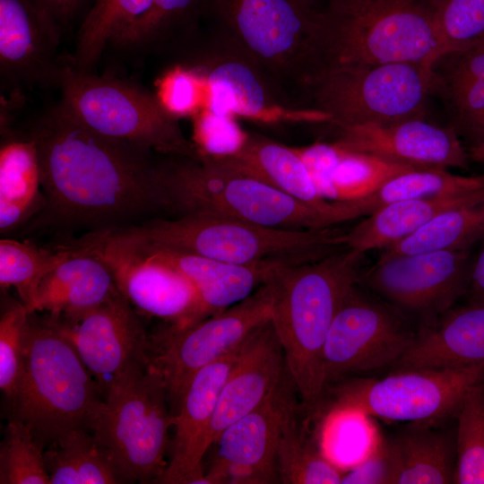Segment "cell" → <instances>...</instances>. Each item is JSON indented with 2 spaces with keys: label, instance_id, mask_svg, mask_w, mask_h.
<instances>
[{
  "label": "cell",
  "instance_id": "6da1fadb",
  "mask_svg": "<svg viewBox=\"0 0 484 484\" xmlns=\"http://www.w3.org/2000/svg\"><path fill=\"white\" fill-rule=\"evenodd\" d=\"M22 130L37 148L45 199L22 227L27 233L66 237L168 217L158 177L160 153L93 131L59 102Z\"/></svg>",
  "mask_w": 484,
  "mask_h": 484
},
{
  "label": "cell",
  "instance_id": "7a4b0ae2",
  "mask_svg": "<svg viewBox=\"0 0 484 484\" xmlns=\"http://www.w3.org/2000/svg\"><path fill=\"white\" fill-rule=\"evenodd\" d=\"M365 252L347 247L324 258L279 267L269 279L272 323L304 409L319 408L324 393L322 357L341 305L359 281Z\"/></svg>",
  "mask_w": 484,
  "mask_h": 484
},
{
  "label": "cell",
  "instance_id": "3957f363",
  "mask_svg": "<svg viewBox=\"0 0 484 484\" xmlns=\"http://www.w3.org/2000/svg\"><path fill=\"white\" fill-rule=\"evenodd\" d=\"M168 218L211 215L284 229H317L336 216L299 201L219 160L159 154Z\"/></svg>",
  "mask_w": 484,
  "mask_h": 484
},
{
  "label": "cell",
  "instance_id": "277c9868",
  "mask_svg": "<svg viewBox=\"0 0 484 484\" xmlns=\"http://www.w3.org/2000/svg\"><path fill=\"white\" fill-rule=\"evenodd\" d=\"M441 57L428 0H329L321 11L310 73L350 64L434 66Z\"/></svg>",
  "mask_w": 484,
  "mask_h": 484
},
{
  "label": "cell",
  "instance_id": "5b68a950",
  "mask_svg": "<svg viewBox=\"0 0 484 484\" xmlns=\"http://www.w3.org/2000/svg\"><path fill=\"white\" fill-rule=\"evenodd\" d=\"M30 312L22 375L12 418L30 426L44 449L74 428H87L103 401L74 347L48 314Z\"/></svg>",
  "mask_w": 484,
  "mask_h": 484
},
{
  "label": "cell",
  "instance_id": "8992f818",
  "mask_svg": "<svg viewBox=\"0 0 484 484\" xmlns=\"http://www.w3.org/2000/svg\"><path fill=\"white\" fill-rule=\"evenodd\" d=\"M151 245L235 264H302L348 247L347 230L273 229L211 215L154 218L124 228Z\"/></svg>",
  "mask_w": 484,
  "mask_h": 484
},
{
  "label": "cell",
  "instance_id": "52a82bcc",
  "mask_svg": "<svg viewBox=\"0 0 484 484\" xmlns=\"http://www.w3.org/2000/svg\"><path fill=\"white\" fill-rule=\"evenodd\" d=\"M317 0H209L213 34L250 59L282 93L312 69Z\"/></svg>",
  "mask_w": 484,
  "mask_h": 484
},
{
  "label": "cell",
  "instance_id": "ba28073f",
  "mask_svg": "<svg viewBox=\"0 0 484 484\" xmlns=\"http://www.w3.org/2000/svg\"><path fill=\"white\" fill-rule=\"evenodd\" d=\"M308 108L328 123L359 125L424 118L435 90L434 66L424 63L350 64L320 67L300 87Z\"/></svg>",
  "mask_w": 484,
  "mask_h": 484
},
{
  "label": "cell",
  "instance_id": "9c48e42d",
  "mask_svg": "<svg viewBox=\"0 0 484 484\" xmlns=\"http://www.w3.org/2000/svg\"><path fill=\"white\" fill-rule=\"evenodd\" d=\"M58 101L93 131L130 142L160 154L199 158L177 121L156 94L138 85L92 72L75 70L69 61L58 82Z\"/></svg>",
  "mask_w": 484,
  "mask_h": 484
},
{
  "label": "cell",
  "instance_id": "30bf717a",
  "mask_svg": "<svg viewBox=\"0 0 484 484\" xmlns=\"http://www.w3.org/2000/svg\"><path fill=\"white\" fill-rule=\"evenodd\" d=\"M171 425L162 375L151 365L99 404L88 429L125 483H156L168 465Z\"/></svg>",
  "mask_w": 484,
  "mask_h": 484
},
{
  "label": "cell",
  "instance_id": "8fae6325",
  "mask_svg": "<svg viewBox=\"0 0 484 484\" xmlns=\"http://www.w3.org/2000/svg\"><path fill=\"white\" fill-rule=\"evenodd\" d=\"M484 380V362L460 367L393 370L380 377L348 378L326 388L322 402L348 412L403 422H438L455 415ZM320 404V406H321Z\"/></svg>",
  "mask_w": 484,
  "mask_h": 484
},
{
  "label": "cell",
  "instance_id": "7c38bea8",
  "mask_svg": "<svg viewBox=\"0 0 484 484\" xmlns=\"http://www.w3.org/2000/svg\"><path fill=\"white\" fill-rule=\"evenodd\" d=\"M98 257L133 307L184 329L208 317L190 281L164 262L141 237L125 229L86 232L63 241Z\"/></svg>",
  "mask_w": 484,
  "mask_h": 484
},
{
  "label": "cell",
  "instance_id": "4fadbf2b",
  "mask_svg": "<svg viewBox=\"0 0 484 484\" xmlns=\"http://www.w3.org/2000/svg\"><path fill=\"white\" fill-rule=\"evenodd\" d=\"M207 90L213 111L264 125H324L330 115L293 104L246 56L212 34L179 57Z\"/></svg>",
  "mask_w": 484,
  "mask_h": 484
},
{
  "label": "cell",
  "instance_id": "5bb4252c",
  "mask_svg": "<svg viewBox=\"0 0 484 484\" xmlns=\"http://www.w3.org/2000/svg\"><path fill=\"white\" fill-rule=\"evenodd\" d=\"M419 330L396 308L359 288L358 282L346 295L324 342V391L340 381L393 367L412 347Z\"/></svg>",
  "mask_w": 484,
  "mask_h": 484
},
{
  "label": "cell",
  "instance_id": "9a60e30c",
  "mask_svg": "<svg viewBox=\"0 0 484 484\" xmlns=\"http://www.w3.org/2000/svg\"><path fill=\"white\" fill-rule=\"evenodd\" d=\"M269 281L242 301L184 328L166 326L151 337V365L162 375L171 415L195 374L239 347L272 319Z\"/></svg>",
  "mask_w": 484,
  "mask_h": 484
},
{
  "label": "cell",
  "instance_id": "2e32d148",
  "mask_svg": "<svg viewBox=\"0 0 484 484\" xmlns=\"http://www.w3.org/2000/svg\"><path fill=\"white\" fill-rule=\"evenodd\" d=\"M471 249L402 255L361 272L359 283L420 326L436 321L467 290Z\"/></svg>",
  "mask_w": 484,
  "mask_h": 484
},
{
  "label": "cell",
  "instance_id": "e0dca14e",
  "mask_svg": "<svg viewBox=\"0 0 484 484\" xmlns=\"http://www.w3.org/2000/svg\"><path fill=\"white\" fill-rule=\"evenodd\" d=\"M54 320L74 347L103 400L151 365V337L120 291L76 321Z\"/></svg>",
  "mask_w": 484,
  "mask_h": 484
},
{
  "label": "cell",
  "instance_id": "ac0fdd59",
  "mask_svg": "<svg viewBox=\"0 0 484 484\" xmlns=\"http://www.w3.org/2000/svg\"><path fill=\"white\" fill-rule=\"evenodd\" d=\"M63 35L36 0H0L2 108L17 107L27 91L57 88L68 56Z\"/></svg>",
  "mask_w": 484,
  "mask_h": 484
},
{
  "label": "cell",
  "instance_id": "d6986e66",
  "mask_svg": "<svg viewBox=\"0 0 484 484\" xmlns=\"http://www.w3.org/2000/svg\"><path fill=\"white\" fill-rule=\"evenodd\" d=\"M322 125L327 126L331 142L346 150L418 169H469L470 167L467 149L453 125L443 127L424 118Z\"/></svg>",
  "mask_w": 484,
  "mask_h": 484
},
{
  "label": "cell",
  "instance_id": "ffe728a7",
  "mask_svg": "<svg viewBox=\"0 0 484 484\" xmlns=\"http://www.w3.org/2000/svg\"><path fill=\"white\" fill-rule=\"evenodd\" d=\"M241 345L192 378L172 416L170 459L156 483L203 484V459L212 446L211 428L218 398Z\"/></svg>",
  "mask_w": 484,
  "mask_h": 484
},
{
  "label": "cell",
  "instance_id": "44dd1931",
  "mask_svg": "<svg viewBox=\"0 0 484 484\" xmlns=\"http://www.w3.org/2000/svg\"><path fill=\"white\" fill-rule=\"evenodd\" d=\"M287 372L283 350L270 320L255 329L239 349L218 398L212 445L229 425L259 406Z\"/></svg>",
  "mask_w": 484,
  "mask_h": 484
},
{
  "label": "cell",
  "instance_id": "7402d4cb",
  "mask_svg": "<svg viewBox=\"0 0 484 484\" xmlns=\"http://www.w3.org/2000/svg\"><path fill=\"white\" fill-rule=\"evenodd\" d=\"M70 255L40 281L30 312L73 322L119 291L108 266L95 255L61 242Z\"/></svg>",
  "mask_w": 484,
  "mask_h": 484
},
{
  "label": "cell",
  "instance_id": "603a6c76",
  "mask_svg": "<svg viewBox=\"0 0 484 484\" xmlns=\"http://www.w3.org/2000/svg\"><path fill=\"white\" fill-rule=\"evenodd\" d=\"M209 158V157H208ZM255 177L287 194L332 213L340 223L354 220L347 202L328 201L319 193L311 173L297 151L258 134H249L233 154L212 158Z\"/></svg>",
  "mask_w": 484,
  "mask_h": 484
},
{
  "label": "cell",
  "instance_id": "cb8c5ba5",
  "mask_svg": "<svg viewBox=\"0 0 484 484\" xmlns=\"http://www.w3.org/2000/svg\"><path fill=\"white\" fill-rule=\"evenodd\" d=\"M483 362L484 304H466L420 326L416 341L393 370L460 367Z\"/></svg>",
  "mask_w": 484,
  "mask_h": 484
},
{
  "label": "cell",
  "instance_id": "d4e9b609",
  "mask_svg": "<svg viewBox=\"0 0 484 484\" xmlns=\"http://www.w3.org/2000/svg\"><path fill=\"white\" fill-rule=\"evenodd\" d=\"M313 180L328 201H353L376 190L389 178L413 169L374 155L346 150L333 142L297 148Z\"/></svg>",
  "mask_w": 484,
  "mask_h": 484
},
{
  "label": "cell",
  "instance_id": "484cf974",
  "mask_svg": "<svg viewBox=\"0 0 484 484\" xmlns=\"http://www.w3.org/2000/svg\"><path fill=\"white\" fill-rule=\"evenodd\" d=\"M297 392L286 373L275 390L255 410L229 425L212 445L213 458L262 470L278 479L276 451L282 420Z\"/></svg>",
  "mask_w": 484,
  "mask_h": 484
},
{
  "label": "cell",
  "instance_id": "4316f807",
  "mask_svg": "<svg viewBox=\"0 0 484 484\" xmlns=\"http://www.w3.org/2000/svg\"><path fill=\"white\" fill-rule=\"evenodd\" d=\"M147 243L160 258L190 281L197 290L208 316L246 298L267 282L279 267L291 264L265 261L253 264H235L160 248Z\"/></svg>",
  "mask_w": 484,
  "mask_h": 484
},
{
  "label": "cell",
  "instance_id": "83f0119b",
  "mask_svg": "<svg viewBox=\"0 0 484 484\" xmlns=\"http://www.w3.org/2000/svg\"><path fill=\"white\" fill-rule=\"evenodd\" d=\"M1 121L0 232L22 228L44 207L37 148L22 129Z\"/></svg>",
  "mask_w": 484,
  "mask_h": 484
},
{
  "label": "cell",
  "instance_id": "f1b7e54d",
  "mask_svg": "<svg viewBox=\"0 0 484 484\" xmlns=\"http://www.w3.org/2000/svg\"><path fill=\"white\" fill-rule=\"evenodd\" d=\"M209 0H152L149 11L109 46L136 56H180L200 39L199 25Z\"/></svg>",
  "mask_w": 484,
  "mask_h": 484
},
{
  "label": "cell",
  "instance_id": "f546056e",
  "mask_svg": "<svg viewBox=\"0 0 484 484\" xmlns=\"http://www.w3.org/2000/svg\"><path fill=\"white\" fill-rule=\"evenodd\" d=\"M484 200V188L466 194L394 202L366 216L347 231L348 247L362 252L383 249L453 208Z\"/></svg>",
  "mask_w": 484,
  "mask_h": 484
},
{
  "label": "cell",
  "instance_id": "4dcf8cb0",
  "mask_svg": "<svg viewBox=\"0 0 484 484\" xmlns=\"http://www.w3.org/2000/svg\"><path fill=\"white\" fill-rule=\"evenodd\" d=\"M434 72V92L443 97L453 126L473 139L484 113V37L442 56Z\"/></svg>",
  "mask_w": 484,
  "mask_h": 484
},
{
  "label": "cell",
  "instance_id": "1f68e13d",
  "mask_svg": "<svg viewBox=\"0 0 484 484\" xmlns=\"http://www.w3.org/2000/svg\"><path fill=\"white\" fill-rule=\"evenodd\" d=\"M415 422L391 437L398 462L396 484L454 483L455 433Z\"/></svg>",
  "mask_w": 484,
  "mask_h": 484
},
{
  "label": "cell",
  "instance_id": "d6a6232c",
  "mask_svg": "<svg viewBox=\"0 0 484 484\" xmlns=\"http://www.w3.org/2000/svg\"><path fill=\"white\" fill-rule=\"evenodd\" d=\"M44 461L49 484L125 483L87 428L72 429L51 442Z\"/></svg>",
  "mask_w": 484,
  "mask_h": 484
},
{
  "label": "cell",
  "instance_id": "836d02e7",
  "mask_svg": "<svg viewBox=\"0 0 484 484\" xmlns=\"http://www.w3.org/2000/svg\"><path fill=\"white\" fill-rule=\"evenodd\" d=\"M484 238V200L445 211L403 239L381 249L377 259L437 250H464Z\"/></svg>",
  "mask_w": 484,
  "mask_h": 484
},
{
  "label": "cell",
  "instance_id": "e575fe53",
  "mask_svg": "<svg viewBox=\"0 0 484 484\" xmlns=\"http://www.w3.org/2000/svg\"><path fill=\"white\" fill-rule=\"evenodd\" d=\"M152 0H95L79 24L74 50L69 56L73 67L92 72L111 42L150 9Z\"/></svg>",
  "mask_w": 484,
  "mask_h": 484
},
{
  "label": "cell",
  "instance_id": "d590c367",
  "mask_svg": "<svg viewBox=\"0 0 484 484\" xmlns=\"http://www.w3.org/2000/svg\"><path fill=\"white\" fill-rule=\"evenodd\" d=\"M481 188L484 174L467 177L445 169H419L398 174L368 195L348 202L357 219L398 201L466 194Z\"/></svg>",
  "mask_w": 484,
  "mask_h": 484
},
{
  "label": "cell",
  "instance_id": "8d00e7d4",
  "mask_svg": "<svg viewBox=\"0 0 484 484\" xmlns=\"http://www.w3.org/2000/svg\"><path fill=\"white\" fill-rule=\"evenodd\" d=\"M293 399L285 412L276 451L280 483L340 484L343 473L307 436Z\"/></svg>",
  "mask_w": 484,
  "mask_h": 484
},
{
  "label": "cell",
  "instance_id": "74e56055",
  "mask_svg": "<svg viewBox=\"0 0 484 484\" xmlns=\"http://www.w3.org/2000/svg\"><path fill=\"white\" fill-rule=\"evenodd\" d=\"M70 255L59 243L41 247L30 240L3 238L0 240V287H13L20 300L30 310L41 280Z\"/></svg>",
  "mask_w": 484,
  "mask_h": 484
},
{
  "label": "cell",
  "instance_id": "f35d334b",
  "mask_svg": "<svg viewBox=\"0 0 484 484\" xmlns=\"http://www.w3.org/2000/svg\"><path fill=\"white\" fill-rule=\"evenodd\" d=\"M455 415L454 483L484 484V380L467 393Z\"/></svg>",
  "mask_w": 484,
  "mask_h": 484
},
{
  "label": "cell",
  "instance_id": "ab89813d",
  "mask_svg": "<svg viewBox=\"0 0 484 484\" xmlns=\"http://www.w3.org/2000/svg\"><path fill=\"white\" fill-rule=\"evenodd\" d=\"M1 484H49L44 447L29 425L12 418L0 445Z\"/></svg>",
  "mask_w": 484,
  "mask_h": 484
},
{
  "label": "cell",
  "instance_id": "60d3db41",
  "mask_svg": "<svg viewBox=\"0 0 484 484\" xmlns=\"http://www.w3.org/2000/svg\"><path fill=\"white\" fill-rule=\"evenodd\" d=\"M442 56L484 37V0H428Z\"/></svg>",
  "mask_w": 484,
  "mask_h": 484
},
{
  "label": "cell",
  "instance_id": "b9f144b4",
  "mask_svg": "<svg viewBox=\"0 0 484 484\" xmlns=\"http://www.w3.org/2000/svg\"><path fill=\"white\" fill-rule=\"evenodd\" d=\"M30 312L23 303L9 299L0 316V388L11 401L20 383L25 355Z\"/></svg>",
  "mask_w": 484,
  "mask_h": 484
},
{
  "label": "cell",
  "instance_id": "7bdbcfd3",
  "mask_svg": "<svg viewBox=\"0 0 484 484\" xmlns=\"http://www.w3.org/2000/svg\"><path fill=\"white\" fill-rule=\"evenodd\" d=\"M194 117V140L200 156L223 158L236 152L248 134L233 116L202 108Z\"/></svg>",
  "mask_w": 484,
  "mask_h": 484
},
{
  "label": "cell",
  "instance_id": "ee69618b",
  "mask_svg": "<svg viewBox=\"0 0 484 484\" xmlns=\"http://www.w3.org/2000/svg\"><path fill=\"white\" fill-rule=\"evenodd\" d=\"M202 87L195 73L181 65L163 74L155 94L167 111L178 119L194 117L201 110Z\"/></svg>",
  "mask_w": 484,
  "mask_h": 484
},
{
  "label": "cell",
  "instance_id": "f6af8a7d",
  "mask_svg": "<svg viewBox=\"0 0 484 484\" xmlns=\"http://www.w3.org/2000/svg\"><path fill=\"white\" fill-rule=\"evenodd\" d=\"M397 457L389 439L380 441L356 467L343 473L341 484H396Z\"/></svg>",
  "mask_w": 484,
  "mask_h": 484
},
{
  "label": "cell",
  "instance_id": "bcb514c9",
  "mask_svg": "<svg viewBox=\"0 0 484 484\" xmlns=\"http://www.w3.org/2000/svg\"><path fill=\"white\" fill-rule=\"evenodd\" d=\"M279 483L274 476L257 468L213 458L203 484H272Z\"/></svg>",
  "mask_w": 484,
  "mask_h": 484
},
{
  "label": "cell",
  "instance_id": "7dc6e473",
  "mask_svg": "<svg viewBox=\"0 0 484 484\" xmlns=\"http://www.w3.org/2000/svg\"><path fill=\"white\" fill-rule=\"evenodd\" d=\"M95 0H36L60 30L63 37L79 26Z\"/></svg>",
  "mask_w": 484,
  "mask_h": 484
},
{
  "label": "cell",
  "instance_id": "c3c4849f",
  "mask_svg": "<svg viewBox=\"0 0 484 484\" xmlns=\"http://www.w3.org/2000/svg\"><path fill=\"white\" fill-rule=\"evenodd\" d=\"M475 256H471L466 304H484V238Z\"/></svg>",
  "mask_w": 484,
  "mask_h": 484
},
{
  "label": "cell",
  "instance_id": "681fc988",
  "mask_svg": "<svg viewBox=\"0 0 484 484\" xmlns=\"http://www.w3.org/2000/svg\"><path fill=\"white\" fill-rule=\"evenodd\" d=\"M471 161L479 162L484 165V134L471 143L467 149Z\"/></svg>",
  "mask_w": 484,
  "mask_h": 484
},
{
  "label": "cell",
  "instance_id": "f907efd6",
  "mask_svg": "<svg viewBox=\"0 0 484 484\" xmlns=\"http://www.w3.org/2000/svg\"><path fill=\"white\" fill-rule=\"evenodd\" d=\"M483 134H484V113L482 117H480L475 136L473 140L471 141V143L477 140L478 138H480Z\"/></svg>",
  "mask_w": 484,
  "mask_h": 484
},
{
  "label": "cell",
  "instance_id": "816d5d0a",
  "mask_svg": "<svg viewBox=\"0 0 484 484\" xmlns=\"http://www.w3.org/2000/svg\"><path fill=\"white\" fill-rule=\"evenodd\" d=\"M410 1H421V0H410Z\"/></svg>",
  "mask_w": 484,
  "mask_h": 484
}]
</instances>
